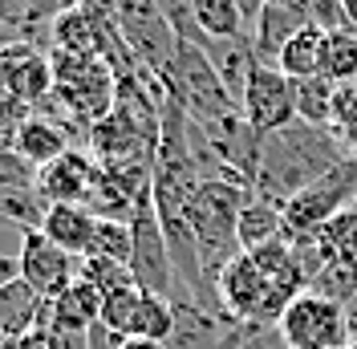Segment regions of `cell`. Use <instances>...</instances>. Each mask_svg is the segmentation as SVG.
<instances>
[{"label":"cell","instance_id":"obj_1","mask_svg":"<svg viewBox=\"0 0 357 349\" xmlns=\"http://www.w3.org/2000/svg\"><path fill=\"white\" fill-rule=\"evenodd\" d=\"M349 158L345 142L337 138L329 126H309V122H292L284 131L264 134V154H260V174H256V195H264L268 203L284 207L289 199H296L309 183H317L321 174H329Z\"/></svg>","mask_w":357,"mask_h":349},{"label":"cell","instance_id":"obj_2","mask_svg":"<svg viewBox=\"0 0 357 349\" xmlns=\"http://www.w3.org/2000/svg\"><path fill=\"white\" fill-rule=\"evenodd\" d=\"M248 199H252V187L227 183V179H203L191 199V232H195L203 272L211 284L220 281V272L236 256H244L236 228H240V211Z\"/></svg>","mask_w":357,"mask_h":349},{"label":"cell","instance_id":"obj_3","mask_svg":"<svg viewBox=\"0 0 357 349\" xmlns=\"http://www.w3.org/2000/svg\"><path fill=\"white\" fill-rule=\"evenodd\" d=\"M162 86L195 122H220L227 114H240L227 86H223L220 69L211 66V57L191 41H178V53L171 69H167V77H162Z\"/></svg>","mask_w":357,"mask_h":349},{"label":"cell","instance_id":"obj_4","mask_svg":"<svg viewBox=\"0 0 357 349\" xmlns=\"http://www.w3.org/2000/svg\"><path fill=\"white\" fill-rule=\"evenodd\" d=\"M130 272H134V281H138L142 292H155V297L171 301V305L183 301V288H178L175 264H171V248H167V236H162L151 187L138 195L134 216H130Z\"/></svg>","mask_w":357,"mask_h":349},{"label":"cell","instance_id":"obj_5","mask_svg":"<svg viewBox=\"0 0 357 349\" xmlns=\"http://www.w3.org/2000/svg\"><path fill=\"white\" fill-rule=\"evenodd\" d=\"M349 207H357V158L354 154L341 158L329 174H321L296 199L284 203V228H289V236H309V232H321L329 219H337Z\"/></svg>","mask_w":357,"mask_h":349},{"label":"cell","instance_id":"obj_6","mask_svg":"<svg viewBox=\"0 0 357 349\" xmlns=\"http://www.w3.org/2000/svg\"><path fill=\"white\" fill-rule=\"evenodd\" d=\"M276 333H280L284 349H349V341H354L345 305L317 297L309 288L284 309Z\"/></svg>","mask_w":357,"mask_h":349},{"label":"cell","instance_id":"obj_7","mask_svg":"<svg viewBox=\"0 0 357 349\" xmlns=\"http://www.w3.org/2000/svg\"><path fill=\"white\" fill-rule=\"evenodd\" d=\"M114 21H118L126 49L134 53V61L155 77H167V69L178 53V37L155 0H118Z\"/></svg>","mask_w":357,"mask_h":349},{"label":"cell","instance_id":"obj_8","mask_svg":"<svg viewBox=\"0 0 357 349\" xmlns=\"http://www.w3.org/2000/svg\"><path fill=\"white\" fill-rule=\"evenodd\" d=\"M244 122L256 134H276L296 122V82L284 77L276 66H252L248 73V89L240 102Z\"/></svg>","mask_w":357,"mask_h":349},{"label":"cell","instance_id":"obj_9","mask_svg":"<svg viewBox=\"0 0 357 349\" xmlns=\"http://www.w3.org/2000/svg\"><path fill=\"white\" fill-rule=\"evenodd\" d=\"M53 86H57L53 82V61H49V49L41 41L13 37L0 49V89L17 94L29 106H41L53 94Z\"/></svg>","mask_w":357,"mask_h":349},{"label":"cell","instance_id":"obj_10","mask_svg":"<svg viewBox=\"0 0 357 349\" xmlns=\"http://www.w3.org/2000/svg\"><path fill=\"white\" fill-rule=\"evenodd\" d=\"M82 260L69 256L66 248H57L53 240H45L41 232H29L21 248V281L33 284L41 292V301H57L66 288L77 284Z\"/></svg>","mask_w":357,"mask_h":349},{"label":"cell","instance_id":"obj_11","mask_svg":"<svg viewBox=\"0 0 357 349\" xmlns=\"http://www.w3.org/2000/svg\"><path fill=\"white\" fill-rule=\"evenodd\" d=\"M98 179V158L86 151H66L37 174V191L45 203H86L89 187Z\"/></svg>","mask_w":357,"mask_h":349},{"label":"cell","instance_id":"obj_12","mask_svg":"<svg viewBox=\"0 0 357 349\" xmlns=\"http://www.w3.org/2000/svg\"><path fill=\"white\" fill-rule=\"evenodd\" d=\"M301 29H309V17H305L301 4H264L260 21L252 29V57H256L260 66H276L280 49H284Z\"/></svg>","mask_w":357,"mask_h":349},{"label":"cell","instance_id":"obj_13","mask_svg":"<svg viewBox=\"0 0 357 349\" xmlns=\"http://www.w3.org/2000/svg\"><path fill=\"white\" fill-rule=\"evenodd\" d=\"M102 321V292L77 281L66 288L57 301H45L41 309V329H73V333H89Z\"/></svg>","mask_w":357,"mask_h":349},{"label":"cell","instance_id":"obj_14","mask_svg":"<svg viewBox=\"0 0 357 349\" xmlns=\"http://www.w3.org/2000/svg\"><path fill=\"white\" fill-rule=\"evenodd\" d=\"M93 232H98V216H89L82 203H49V216L41 223V236L53 240L57 248H66L69 256L86 260L89 244H93Z\"/></svg>","mask_w":357,"mask_h":349},{"label":"cell","instance_id":"obj_15","mask_svg":"<svg viewBox=\"0 0 357 349\" xmlns=\"http://www.w3.org/2000/svg\"><path fill=\"white\" fill-rule=\"evenodd\" d=\"M236 236H240V248L244 252H260V248H272V244L289 240V228H284V207H276V203H268L264 195H256L244 203V211H240V228H236Z\"/></svg>","mask_w":357,"mask_h":349},{"label":"cell","instance_id":"obj_16","mask_svg":"<svg viewBox=\"0 0 357 349\" xmlns=\"http://www.w3.org/2000/svg\"><path fill=\"white\" fill-rule=\"evenodd\" d=\"M73 4L77 0H0V33L41 41V29L49 33L53 17L73 8Z\"/></svg>","mask_w":357,"mask_h":349},{"label":"cell","instance_id":"obj_17","mask_svg":"<svg viewBox=\"0 0 357 349\" xmlns=\"http://www.w3.org/2000/svg\"><path fill=\"white\" fill-rule=\"evenodd\" d=\"M41 292L24 281H13L8 288H0V337L4 341H21L24 333L41 325Z\"/></svg>","mask_w":357,"mask_h":349},{"label":"cell","instance_id":"obj_18","mask_svg":"<svg viewBox=\"0 0 357 349\" xmlns=\"http://www.w3.org/2000/svg\"><path fill=\"white\" fill-rule=\"evenodd\" d=\"M13 151H21L37 171L49 167L53 158H61L66 151H73V142H69V131L61 122H53V118H45L33 110V118L24 122V131L17 134V142H13Z\"/></svg>","mask_w":357,"mask_h":349},{"label":"cell","instance_id":"obj_19","mask_svg":"<svg viewBox=\"0 0 357 349\" xmlns=\"http://www.w3.org/2000/svg\"><path fill=\"white\" fill-rule=\"evenodd\" d=\"M321 49H325V33L321 29H301L276 57V69L292 77V82H305V77H321Z\"/></svg>","mask_w":357,"mask_h":349},{"label":"cell","instance_id":"obj_20","mask_svg":"<svg viewBox=\"0 0 357 349\" xmlns=\"http://www.w3.org/2000/svg\"><path fill=\"white\" fill-rule=\"evenodd\" d=\"M195 24L207 41H244L248 24L236 0H195Z\"/></svg>","mask_w":357,"mask_h":349},{"label":"cell","instance_id":"obj_21","mask_svg":"<svg viewBox=\"0 0 357 349\" xmlns=\"http://www.w3.org/2000/svg\"><path fill=\"white\" fill-rule=\"evenodd\" d=\"M321 77H329L333 86H354V82H357V29L325 33V49H321Z\"/></svg>","mask_w":357,"mask_h":349},{"label":"cell","instance_id":"obj_22","mask_svg":"<svg viewBox=\"0 0 357 349\" xmlns=\"http://www.w3.org/2000/svg\"><path fill=\"white\" fill-rule=\"evenodd\" d=\"M333 94H337V86L329 77L296 82V118L309 122V126H329L333 131Z\"/></svg>","mask_w":357,"mask_h":349},{"label":"cell","instance_id":"obj_23","mask_svg":"<svg viewBox=\"0 0 357 349\" xmlns=\"http://www.w3.org/2000/svg\"><path fill=\"white\" fill-rule=\"evenodd\" d=\"M171 333H175V305L155 297V292H142L138 313L130 321V337H146V341H162L167 346Z\"/></svg>","mask_w":357,"mask_h":349},{"label":"cell","instance_id":"obj_24","mask_svg":"<svg viewBox=\"0 0 357 349\" xmlns=\"http://www.w3.org/2000/svg\"><path fill=\"white\" fill-rule=\"evenodd\" d=\"M49 203L37 187H0V219H13L29 232H41Z\"/></svg>","mask_w":357,"mask_h":349},{"label":"cell","instance_id":"obj_25","mask_svg":"<svg viewBox=\"0 0 357 349\" xmlns=\"http://www.w3.org/2000/svg\"><path fill=\"white\" fill-rule=\"evenodd\" d=\"M317 244H321L325 260L357 264V207H349V211H341L337 219H329L317 232Z\"/></svg>","mask_w":357,"mask_h":349},{"label":"cell","instance_id":"obj_26","mask_svg":"<svg viewBox=\"0 0 357 349\" xmlns=\"http://www.w3.org/2000/svg\"><path fill=\"white\" fill-rule=\"evenodd\" d=\"M77 281H86L89 288H98L102 297H110V292H118V288H138V281H134V272H130V264L98 260V256H86V260H82Z\"/></svg>","mask_w":357,"mask_h":349},{"label":"cell","instance_id":"obj_27","mask_svg":"<svg viewBox=\"0 0 357 349\" xmlns=\"http://www.w3.org/2000/svg\"><path fill=\"white\" fill-rule=\"evenodd\" d=\"M89 256H98V260L130 264V223H118V219H98V232H93V244H89Z\"/></svg>","mask_w":357,"mask_h":349},{"label":"cell","instance_id":"obj_28","mask_svg":"<svg viewBox=\"0 0 357 349\" xmlns=\"http://www.w3.org/2000/svg\"><path fill=\"white\" fill-rule=\"evenodd\" d=\"M138 301H142V288H118L110 297H102V325L118 333V337H130V321L138 313Z\"/></svg>","mask_w":357,"mask_h":349},{"label":"cell","instance_id":"obj_29","mask_svg":"<svg viewBox=\"0 0 357 349\" xmlns=\"http://www.w3.org/2000/svg\"><path fill=\"white\" fill-rule=\"evenodd\" d=\"M29 118H33V106H29V102H21L17 94L0 89V147H13Z\"/></svg>","mask_w":357,"mask_h":349},{"label":"cell","instance_id":"obj_30","mask_svg":"<svg viewBox=\"0 0 357 349\" xmlns=\"http://www.w3.org/2000/svg\"><path fill=\"white\" fill-rule=\"evenodd\" d=\"M301 8H305L309 24H312V29H321V33L354 29V24H349V13H345V4H341V0H301Z\"/></svg>","mask_w":357,"mask_h":349},{"label":"cell","instance_id":"obj_31","mask_svg":"<svg viewBox=\"0 0 357 349\" xmlns=\"http://www.w3.org/2000/svg\"><path fill=\"white\" fill-rule=\"evenodd\" d=\"M37 167L13 147H0V187H37Z\"/></svg>","mask_w":357,"mask_h":349},{"label":"cell","instance_id":"obj_32","mask_svg":"<svg viewBox=\"0 0 357 349\" xmlns=\"http://www.w3.org/2000/svg\"><path fill=\"white\" fill-rule=\"evenodd\" d=\"M17 349H57V337L49 333V329H33V333H24L21 341H17Z\"/></svg>","mask_w":357,"mask_h":349},{"label":"cell","instance_id":"obj_33","mask_svg":"<svg viewBox=\"0 0 357 349\" xmlns=\"http://www.w3.org/2000/svg\"><path fill=\"white\" fill-rule=\"evenodd\" d=\"M236 8H240V17L248 24V37H252V29L260 21V13H264V0H236Z\"/></svg>","mask_w":357,"mask_h":349},{"label":"cell","instance_id":"obj_34","mask_svg":"<svg viewBox=\"0 0 357 349\" xmlns=\"http://www.w3.org/2000/svg\"><path fill=\"white\" fill-rule=\"evenodd\" d=\"M77 4L93 17H102V21H114V13H118V0H77Z\"/></svg>","mask_w":357,"mask_h":349},{"label":"cell","instance_id":"obj_35","mask_svg":"<svg viewBox=\"0 0 357 349\" xmlns=\"http://www.w3.org/2000/svg\"><path fill=\"white\" fill-rule=\"evenodd\" d=\"M13 281H21V260L17 256H0V288H8Z\"/></svg>","mask_w":357,"mask_h":349},{"label":"cell","instance_id":"obj_36","mask_svg":"<svg viewBox=\"0 0 357 349\" xmlns=\"http://www.w3.org/2000/svg\"><path fill=\"white\" fill-rule=\"evenodd\" d=\"M118 349H167L162 341H146V337H122Z\"/></svg>","mask_w":357,"mask_h":349},{"label":"cell","instance_id":"obj_37","mask_svg":"<svg viewBox=\"0 0 357 349\" xmlns=\"http://www.w3.org/2000/svg\"><path fill=\"white\" fill-rule=\"evenodd\" d=\"M345 317H349V333L357 337V297L349 301V305H345Z\"/></svg>","mask_w":357,"mask_h":349},{"label":"cell","instance_id":"obj_38","mask_svg":"<svg viewBox=\"0 0 357 349\" xmlns=\"http://www.w3.org/2000/svg\"><path fill=\"white\" fill-rule=\"evenodd\" d=\"M264 4H301V0H264Z\"/></svg>","mask_w":357,"mask_h":349},{"label":"cell","instance_id":"obj_39","mask_svg":"<svg viewBox=\"0 0 357 349\" xmlns=\"http://www.w3.org/2000/svg\"><path fill=\"white\" fill-rule=\"evenodd\" d=\"M13 41V37H8V33H0V49H4V45Z\"/></svg>","mask_w":357,"mask_h":349},{"label":"cell","instance_id":"obj_40","mask_svg":"<svg viewBox=\"0 0 357 349\" xmlns=\"http://www.w3.org/2000/svg\"><path fill=\"white\" fill-rule=\"evenodd\" d=\"M349 349H357V337H354V341H349Z\"/></svg>","mask_w":357,"mask_h":349},{"label":"cell","instance_id":"obj_41","mask_svg":"<svg viewBox=\"0 0 357 349\" xmlns=\"http://www.w3.org/2000/svg\"><path fill=\"white\" fill-rule=\"evenodd\" d=\"M354 158H357V151H354Z\"/></svg>","mask_w":357,"mask_h":349}]
</instances>
